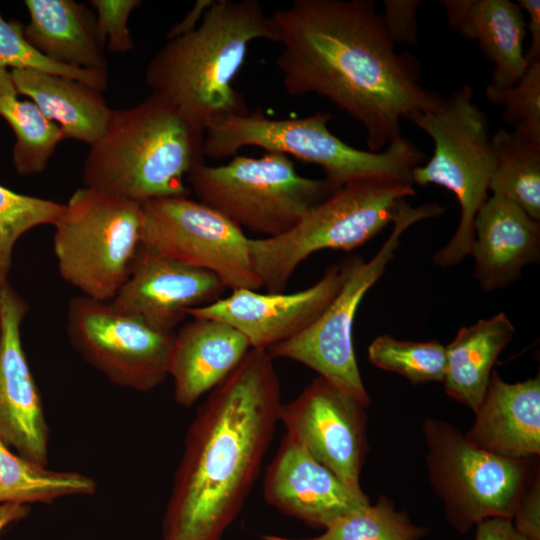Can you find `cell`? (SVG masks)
Returning <instances> with one entry per match:
<instances>
[{"instance_id":"30bf717a","label":"cell","mask_w":540,"mask_h":540,"mask_svg":"<svg viewBox=\"0 0 540 540\" xmlns=\"http://www.w3.org/2000/svg\"><path fill=\"white\" fill-rule=\"evenodd\" d=\"M443 212L444 208L438 203L427 202L413 207L406 199L400 200L392 232L378 252L369 261L360 256L348 257L344 282L325 310L304 331L267 349L269 354L307 366L368 407L370 397L353 345L357 309L368 290L384 274L402 234L416 222L438 217Z\"/></svg>"},{"instance_id":"8992f818","label":"cell","mask_w":540,"mask_h":540,"mask_svg":"<svg viewBox=\"0 0 540 540\" xmlns=\"http://www.w3.org/2000/svg\"><path fill=\"white\" fill-rule=\"evenodd\" d=\"M331 119L332 114L324 111L277 120L260 110L225 116L207 125L203 153L219 160L235 156L243 147H259L318 165L325 178L338 186L382 175L411 178L413 168L425 159V154L403 136L379 152L352 147L330 131Z\"/></svg>"},{"instance_id":"5bb4252c","label":"cell","mask_w":540,"mask_h":540,"mask_svg":"<svg viewBox=\"0 0 540 540\" xmlns=\"http://www.w3.org/2000/svg\"><path fill=\"white\" fill-rule=\"evenodd\" d=\"M366 408L318 376L296 398L281 404L279 422L315 460L361 495L368 451Z\"/></svg>"},{"instance_id":"d6986e66","label":"cell","mask_w":540,"mask_h":540,"mask_svg":"<svg viewBox=\"0 0 540 540\" xmlns=\"http://www.w3.org/2000/svg\"><path fill=\"white\" fill-rule=\"evenodd\" d=\"M474 275L484 291L504 288L539 260L540 221L514 202L493 195L474 220Z\"/></svg>"},{"instance_id":"4316f807","label":"cell","mask_w":540,"mask_h":540,"mask_svg":"<svg viewBox=\"0 0 540 540\" xmlns=\"http://www.w3.org/2000/svg\"><path fill=\"white\" fill-rule=\"evenodd\" d=\"M96 481L76 471L50 470L13 452L0 438V504L45 503L92 495Z\"/></svg>"},{"instance_id":"44dd1931","label":"cell","mask_w":540,"mask_h":540,"mask_svg":"<svg viewBox=\"0 0 540 540\" xmlns=\"http://www.w3.org/2000/svg\"><path fill=\"white\" fill-rule=\"evenodd\" d=\"M251 349L232 326L214 319L192 318L175 333L168 364L174 399L190 407L239 365Z\"/></svg>"},{"instance_id":"d590c367","label":"cell","mask_w":540,"mask_h":540,"mask_svg":"<svg viewBox=\"0 0 540 540\" xmlns=\"http://www.w3.org/2000/svg\"><path fill=\"white\" fill-rule=\"evenodd\" d=\"M515 529L528 540H540V480L535 478L524 493L513 517Z\"/></svg>"},{"instance_id":"f35d334b","label":"cell","mask_w":540,"mask_h":540,"mask_svg":"<svg viewBox=\"0 0 540 540\" xmlns=\"http://www.w3.org/2000/svg\"><path fill=\"white\" fill-rule=\"evenodd\" d=\"M211 2L212 0L197 1L185 18L170 30L167 39H173L195 29Z\"/></svg>"},{"instance_id":"e0dca14e","label":"cell","mask_w":540,"mask_h":540,"mask_svg":"<svg viewBox=\"0 0 540 540\" xmlns=\"http://www.w3.org/2000/svg\"><path fill=\"white\" fill-rule=\"evenodd\" d=\"M226 289L214 273L141 244L126 281L111 301L152 328L174 333L190 309L215 302Z\"/></svg>"},{"instance_id":"7402d4cb","label":"cell","mask_w":540,"mask_h":540,"mask_svg":"<svg viewBox=\"0 0 540 540\" xmlns=\"http://www.w3.org/2000/svg\"><path fill=\"white\" fill-rule=\"evenodd\" d=\"M447 23L461 37L474 40L494 68L491 85H515L529 67L523 48L526 21L509 0H443Z\"/></svg>"},{"instance_id":"60d3db41","label":"cell","mask_w":540,"mask_h":540,"mask_svg":"<svg viewBox=\"0 0 540 540\" xmlns=\"http://www.w3.org/2000/svg\"><path fill=\"white\" fill-rule=\"evenodd\" d=\"M265 540H291L284 537H278V536H265Z\"/></svg>"},{"instance_id":"9a60e30c","label":"cell","mask_w":540,"mask_h":540,"mask_svg":"<svg viewBox=\"0 0 540 540\" xmlns=\"http://www.w3.org/2000/svg\"><path fill=\"white\" fill-rule=\"evenodd\" d=\"M346 272L347 259L329 266L320 280L304 290L260 293L235 289L229 296L187 314L224 322L238 330L251 348L267 350L309 327L336 296Z\"/></svg>"},{"instance_id":"e575fe53","label":"cell","mask_w":540,"mask_h":540,"mask_svg":"<svg viewBox=\"0 0 540 540\" xmlns=\"http://www.w3.org/2000/svg\"><path fill=\"white\" fill-rule=\"evenodd\" d=\"M384 28L394 44L418 45V0H384Z\"/></svg>"},{"instance_id":"3957f363","label":"cell","mask_w":540,"mask_h":540,"mask_svg":"<svg viewBox=\"0 0 540 540\" xmlns=\"http://www.w3.org/2000/svg\"><path fill=\"white\" fill-rule=\"evenodd\" d=\"M271 16L257 0H215L199 25L168 42L145 69V83L196 128L249 113L233 81L255 40L277 42Z\"/></svg>"},{"instance_id":"d6a6232c","label":"cell","mask_w":540,"mask_h":540,"mask_svg":"<svg viewBox=\"0 0 540 540\" xmlns=\"http://www.w3.org/2000/svg\"><path fill=\"white\" fill-rule=\"evenodd\" d=\"M485 95L491 103L505 107L502 119L514 127L513 133L540 146V63L530 65L512 87L488 84Z\"/></svg>"},{"instance_id":"74e56055","label":"cell","mask_w":540,"mask_h":540,"mask_svg":"<svg viewBox=\"0 0 540 540\" xmlns=\"http://www.w3.org/2000/svg\"><path fill=\"white\" fill-rule=\"evenodd\" d=\"M517 4L528 15L526 29L530 34V46L525 52L528 65L540 63V1L518 0Z\"/></svg>"},{"instance_id":"d4e9b609","label":"cell","mask_w":540,"mask_h":540,"mask_svg":"<svg viewBox=\"0 0 540 540\" xmlns=\"http://www.w3.org/2000/svg\"><path fill=\"white\" fill-rule=\"evenodd\" d=\"M514 334L515 328L504 312L460 328L445 346V393L475 412L486 393L492 368Z\"/></svg>"},{"instance_id":"4dcf8cb0","label":"cell","mask_w":540,"mask_h":540,"mask_svg":"<svg viewBox=\"0 0 540 540\" xmlns=\"http://www.w3.org/2000/svg\"><path fill=\"white\" fill-rule=\"evenodd\" d=\"M63 208V203L0 185V282L8 280L16 242L35 227L53 225Z\"/></svg>"},{"instance_id":"6da1fadb","label":"cell","mask_w":540,"mask_h":540,"mask_svg":"<svg viewBox=\"0 0 540 540\" xmlns=\"http://www.w3.org/2000/svg\"><path fill=\"white\" fill-rule=\"evenodd\" d=\"M287 94H316L360 122L369 151L401 135L400 120L443 96L421 85L417 59L399 53L371 0H294L271 15Z\"/></svg>"},{"instance_id":"836d02e7","label":"cell","mask_w":540,"mask_h":540,"mask_svg":"<svg viewBox=\"0 0 540 540\" xmlns=\"http://www.w3.org/2000/svg\"><path fill=\"white\" fill-rule=\"evenodd\" d=\"M96 10L99 32L108 52L126 54L134 51V42L128 29V19L139 0H90Z\"/></svg>"},{"instance_id":"7c38bea8","label":"cell","mask_w":540,"mask_h":540,"mask_svg":"<svg viewBox=\"0 0 540 540\" xmlns=\"http://www.w3.org/2000/svg\"><path fill=\"white\" fill-rule=\"evenodd\" d=\"M141 244L160 255L214 273L227 289L262 288L249 238L223 214L189 196L141 204Z\"/></svg>"},{"instance_id":"603a6c76","label":"cell","mask_w":540,"mask_h":540,"mask_svg":"<svg viewBox=\"0 0 540 540\" xmlns=\"http://www.w3.org/2000/svg\"><path fill=\"white\" fill-rule=\"evenodd\" d=\"M26 40L53 62L77 69L108 71L96 15L73 0H25Z\"/></svg>"},{"instance_id":"83f0119b","label":"cell","mask_w":540,"mask_h":540,"mask_svg":"<svg viewBox=\"0 0 540 540\" xmlns=\"http://www.w3.org/2000/svg\"><path fill=\"white\" fill-rule=\"evenodd\" d=\"M492 150L489 190L540 221V146L499 129L492 135Z\"/></svg>"},{"instance_id":"277c9868","label":"cell","mask_w":540,"mask_h":540,"mask_svg":"<svg viewBox=\"0 0 540 540\" xmlns=\"http://www.w3.org/2000/svg\"><path fill=\"white\" fill-rule=\"evenodd\" d=\"M203 139V131L151 93L134 106L112 109L104 133L84 160L83 185L140 205L190 196L185 181L204 163Z\"/></svg>"},{"instance_id":"ac0fdd59","label":"cell","mask_w":540,"mask_h":540,"mask_svg":"<svg viewBox=\"0 0 540 540\" xmlns=\"http://www.w3.org/2000/svg\"><path fill=\"white\" fill-rule=\"evenodd\" d=\"M263 495L267 503L310 527L326 529L337 518L370 503L350 490L289 434L268 465Z\"/></svg>"},{"instance_id":"ffe728a7","label":"cell","mask_w":540,"mask_h":540,"mask_svg":"<svg viewBox=\"0 0 540 540\" xmlns=\"http://www.w3.org/2000/svg\"><path fill=\"white\" fill-rule=\"evenodd\" d=\"M465 434L476 447L510 459L540 454V376L508 383L493 370Z\"/></svg>"},{"instance_id":"7a4b0ae2","label":"cell","mask_w":540,"mask_h":540,"mask_svg":"<svg viewBox=\"0 0 540 540\" xmlns=\"http://www.w3.org/2000/svg\"><path fill=\"white\" fill-rule=\"evenodd\" d=\"M281 404L274 358L251 348L187 429L161 540H221L258 478Z\"/></svg>"},{"instance_id":"b9f144b4","label":"cell","mask_w":540,"mask_h":540,"mask_svg":"<svg viewBox=\"0 0 540 540\" xmlns=\"http://www.w3.org/2000/svg\"><path fill=\"white\" fill-rule=\"evenodd\" d=\"M0 337H1V318H0Z\"/></svg>"},{"instance_id":"52a82bcc","label":"cell","mask_w":540,"mask_h":540,"mask_svg":"<svg viewBox=\"0 0 540 540\" xmlns=\"http://www.w3.org/2000/svg\"><path fill=\"white\" fill-rule=\"evenodd\" d=\"M407 120L434 142L430 160L413 168V184L442 186L455 195L460 206L453 237L432 257L439 267H453L471 255L474 220L488 198L494 166L490 124L468 84L443 97L436 109L415 112Z\"/></svg>"},{"instance_id":"ab89813d","label":"cell","mask_w":540,"mask_h":540,"mask_svg":"<svg viewBox=\"0 0 540 540\" xmlns=\"http://www.w3.org/2000/svg\"><path fill=\"white\" fill-rule=\"evenodd\" d=\"M29 512L30 507L27 504H0V532L9 524L24 519Z\"/></svg>"},{"instance_id":"4fadbf2b","label":"cell","mask_w":540,"mask_h":540,"mask_svg":"<svg viewBox=\"0 0 540 540\" xmlns=\"http://www.w3.org/2000/svg\"><path fill=\"white\" fill-rule=\"evenodd\" d=\"M66 332L83 359L114 385L148 392L168 377L175 332L156 330L111 300L72 297Z\"/></svg>"},{"instance_id":"ba28073f","label":"cell","mask_w":540,"mask_h":540,"mask_svg":"<svg viewBox=\"0 0 540 540\" xmlns=\"http://www.w3.org/2000/svg\"><path fill=\"white\" fill-rule=\"evenodd\" d=\"M186 181L199 201L261 238L290 231L340 187L325 177L301 176L290 157L274 152L258 158L236 154L220 166L201 163Z\"/></svg>"},{"instance_id":"f1b7e54d","label":"cell","mask_w":540,"mask_h":540,"mask_svg":"<svg viewBox=\"0 0 540 540\" xmlns=\"http://www.w3.org/2000/svg\"><path fill=\"white\" fill-rule=\"evenodd\" d=\"M427 527L413 524L406 512L397 511L386 496L343 515L316 537L304 540H421Z\"/></svg>"},{"instance_id":"2e32d148","label":"cell","mask_w":540,"mask_h":540,"mask_svg":"<svg viewBox=\"0 0 540 540\" xmlns=\"http://www.w3.org/2000/svg\"><path fill=\"white\" fill-rule=\"evenodd\" d=\"M28 311L9 281L0 282V438L17 454L47 466L49 427L21 338Z\"/></svg>"},{"instance_id":"5b68a950","label":"cell","mask_w":540,"mask_h":540,"mask_svg":"<svg viewBox=\"0 0 540 540\" xmlns=\"http://www.w3.org/2000/svg\"><path fill=\"white\" fill-rule=\"evenodd\" d=\"M415 194L407 177L352 180L313 206L290 231L249 239L252 267L261 286L268 293H282L297 267L313 253L348 252L364 245L393 222L399 201Z\"/></svg>"},{"instance_id":"484cf974","label":"cell","mask_w":540,"mask_h":540,"mask_svg":"<svg viewBox=\"0 0 540 540\" xmlns=\"http://www.w3.org/2000/svg\"><path fill=\"white\" fill-rule=\"evenodd\" d=\"M0 116L14 131V168L20 175L45 171L58 144L66 139L61 128L48 119L30 99L21 100L10 71L0 67Z\"/></svg>"},{"instance_id":"1f68e13d","label":"cell","mask_w":540,"mask_h":540,"mask_svg":"<svg viewBox=\"0 0 540 540\" xmlns=\"http://www.w3.org/2000/svg\"><path fill=\"white\" fill-rule=\"evenodd\" d=\"M0 67L33 69L61 75L86 83L100 91L108 85V71L85 70L63 66L37 51L25 38L24 25L5 20L0 14Z\"/></svg>"},{"instance_id":"8fae6325","label":"cell","mask_w":540,"mask_h":540,"mask_svg":"<svg viewBox=\"0 0 540 540\" xmlns=\"http://www.w3.org/2000/svg\"><path fill=\"white\" fill-rule=\"evenodd\" d=\"M431 486L450 525L465 534L484 519H512L530 486L532 459L505 458L470 443L453 424H422Z\"/></svg>"},{"instance_id":"9c48e42d","label":"cell","mask_w":540,"mask_h":540,"mask_svg":"<svg viewBox=\"0 0 540 540\" xmlns=\"http://www.w3.org/2000/svg\"><path fill=\"white\" fill-rule=\"evenodd\" d=\"M141 205L91 187L76 189L53 224L62 279L80 295L112 300L141 246Z\"/></svg>"},{"instance_id":"8d00e7d4","label":"cell","mask_w":540,"mask_h":540,"mask_svg":"<svg viewBox=\"0 0 540 540\" xmlns=\"http://www.w3.org/2000/svg\"><path fill=\"white\" fill-rule=\"evenodd\" d=\"M475 527V540H528L515 529L510 518H487Z\"/></svg>"},{"instance_id":"cb8c5ba5","label":"cell","mask_w":540,"mask_h":540,"mask_svg":"<svg viewBox=\"0 0 540 540\" xmlns=\"http://www.w3.org/2000/svg\"><path fill=\"white\" fill-rule=\"evenodd\" d=\"M19 95L27 96L66 138L93 145L111 116L103 92L81 81L33 69L10 70Z\"/></svg>"},{"instance_id":"f546056e","label":"cell","mask_w":540,"mask_h":540,"mask_svg":"<svg viewBox=\"0 0 540 540\" xmlns=\"http://www.w3.org/2000/svg\"><path fill=\"white\" fill-rule=\"evenodd\" d=\"M368 359L376 367L397 373L412 385L444 382L447 369L446 348L430 341L399 340L383 334L369 345Z\"/></svg>"}]
</instances>
